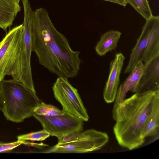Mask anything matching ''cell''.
Masks as SVG:
<instances>
[{
  "label": "cell",
  "mask_w": 159,
  "mask_h": 159,
  "mask_svg": "<svg viewBox=\"0 0 159 159\" xmlns=\"http://www.w3.org/2000/svg\"><path fill=\"white\" fill-rule=\"evenodd\" d=\"M31 37L32 51L40 64L58 77H76L80 70V52L71 48L66 37L56 28L48 11L40 7L34 11Z\"/></svg>",
  "instance_id": "6da1fadb"
},
{
  "label": "cell",
  "mask_w": 159,
  "mask_h": 159,
  "mask_svg": "<svg viewBox=\"0 0 159 159\" xmlns=\"http://www.w3.org/2000/svg\"><path fill=\"white\" fill-rule=\"evenodd\" d=\"M31 29L21 24L14 27L0 42V82L6 75L35 90L31 66Z\"/></svg>",
  "instance_id": "7a4b0ae2"
},
{
  "label": "cell",
  "mask_w": 159,
  "mask_h": 159,
  "mask_svg": "<svg viewBox=\"0 0 159 159\" xmlns=\"http://www.w3.org/2000/svg\"><path fill=\"white\" fill-rule=\"evenodd\" d=\"M159 91L135 93L124 100L112 117L116 121L113 131L119 144L129 150L142 145L143 131Z\"/></svg>",
  "instance_id": "3957f363"
},
{
  "label": "cell",
  "mask_w": 159,
  "mask_h": 159,
  "mask_svg": "<svg viewBox=\"0 0 159 159\" xmlns=\"http://www.w3.org/2000/svg\"><path fill=\"white\" fill-rule=\"evenodd\" d=\"M3 104L2 110L7 120L16 123L33 116L35 107L41 102L36 93L14 79L0 82Z\"/></svg>",
  "instance_id": "277c9868"
},
{
  "label": "cell",
  "mask_w": 159,
  "mask_h": 159,
  "mask_svg": "<svg viewBox=\"0 0 159 159\" xmlns=\"http://www.w3.org/2000/svg\"><path fill=\"white\" fill-rule=\"evenodd\" d=\"M52 89L55 98L61 104L64 112L83 121L89 120L87 111L78 90L70 83L67 78L58 77Z\"/></svg>",
  "instance_id": "5b68a950"
},
{
  "label": "cell",
  "mask_w": 159,
  "mask_h": 159,
  "mask_svg": "<svg viewBox=\"0 0 159 159\" xmlns=\"http://www.w3.org/2000/svg\"><path fill=\"white\" fill-rule=\"evenodd\" d=\"M33 116L50 136L56 137L58 139L72 133L82 131L83 129V121L66 113L50 116L36 114Z\"/></svg>",
  "instance_id": "8992f818"
},
{
  "label": "cell",
  "mask_w": 159,
  "mask_h": 159,
  "mask_svg": "<svg viewBox=\"0 0 159 159\" xmlns=\"http://www.w3.org/2000/svg\"><path fill=\"white\" fill-rule=\"evenodd\" d=\"M108 135L104 132L98 131L94 135L82 140L64 144L55 145L41 152L49 153H86L99 150L108 143Z\"/></svg>",
  "instance_id": "52a82bcc"
},
{
  "label": "cell",
  "mask_w": 159,
  "mask_h": 159,
  "mask_svg": "<svg viewBox=\"0 0 159 159\" xmlns=\"http://www.w3.org/2000/svg\"><path fill=\"white\" fill-rule=\"evenodd\" d=\"M125 59L122 53H117L110 62L109 74L103 92L104 99L107 103L113 102L115 100Z\"/></svg>",
  "instance_id": "ba28073f"
},
{
  "label": "cell",
  "mask_w": 159,
  "mask_h": 159,
  "mask_svg": "<svg viewBox=\"0 0 159 159\" xmlns=\"http://www.w3.org/2000/svg\"><path fill=\"white\" fill-rule=\"evenodd\" d=\"M144 64L135 93L159 91V56Z\"/></svg>",
  "instance_id": "9c48e42d"
},
{
  "label": "cell",
  "mask_w": 159,
  "mask_h": 159,
  "mask_svg": "<svg viewBox=\"0 0 159 159\" xmlns=\"http://www.w3.org/2000/svg\"><path fill=\"white\" fill-rule=\"evenodd\" d=\"M144 68V64L143 62L139 63L132 70L118 87L112 110V117L125 99L127 93L129 91L135 93Z\"/></svg>",
  "instance_id": "30bf717a"
},
{
  "label": "cell",
  "mask_w": 159,
  "mask_h": 159,
  "mask_svg": "<svg viewBox=\"0 0 159 159\" xmlns=\"http://www.w3.org/2000/svg\"><path fill=\"white\" fill-rule=\"evenodd\" d=\"M146 20L141 33L131 50L129 62L124 72L125 74L130 73L136 66L143 61L149 29L148 21Z\"/></svg>",
  "instance_id": "8fae6325"
},
{
  "label": "cell",
  "mask_w": 159,
  "mask_h": 159,
  "mask_svg": "<svg viewBox=\"0 0 159 159\" xmlns=\"http://www.w3.org/2000/svg\"><path fill=\"white\" fill-rule=\"evenodd\" d=\"M148 20L149 29L143 61L144 64L159 56V16H153Z\"/></svg>",
  "instance_id": "7c38bea8"
},
{
  "label": "cell",
  "mask_w": 159,
  "mask_h": 159,
  "mask_svg": "<svg viewBox=\"0 0 159 159\" xmlns=\"http://www.w3.org/2000/svg\"><path fill=\"white\" fill-rule=\"evenodd\" d=\"M19 2L16 0H0V28L6 31L13 24L21 10Z\"/></svg>",
  "instance_id": "4fadbf2b"
},
{
  "label": "cell",
  "mask_w": 159,
  "mask_h": 159,
  "mask_svg": "<svg viewBox=\"0 0 159 159\" xmlns=\"http://www.w3.org/2000/svg\"><path fill=\"white\" fill-rule=\"evenodd\" d=\"M121 34L120 31L113 30L108 31L102 34L95 47L96 53L100 56H103L115 49Z\"/></svg>",
  "instance_id": "5bb4252c"
},
{
  "label": "cell",
  "mask_w": 159,
  "mask_h": 159,
  "mask_svg": "<svg viewBox=\"0 0 159 159\" xmlns=\"http://www.w3.org/2000/svg\"><path fill=\"white\" fill-rule=\"evenodd\" d=\"M159 130V92L154 98L150 113L143 131L142 136L145 139L148 137L154 136L158 134Z\"/></svg>",
  "instance_id": "9a60e30c"
},
{
  "label": "cell",
  "mask_w": 159,
  "mask_h": 159,
  "mask_svg": "<svg viewBox=\"0 0 159 159\" xmlns=\"http://www.w3.org/2000/svg\"><path fill=\"white\" fill-rule=\"evenodd\" d=\"M146 20L153 15L148 0H126Z\"/></svg>",
  "instance_id": "2e32d148"
},
{
  "label": "cell",
  "mask_w": 159,
  "mask_h": 159,
  "mask_svg": "<svg viewBox=\"0 0 159 159\" xmlns=\"http://www.w3.org/2000/svg\"><path fill=\"white\" fill-rule=\"evenodd\" d=\"M34 112V114L46 116L62 115L65 113L62 110L57 107L51 104H46L42 101L35 107Z\"/></svg>",
  "instance_id": "e0dca14e"
},
{
  "label": "cell",
  "mask_w": 159,
  "mask_h": 159,
  "mask_svg": "<svg viewBox=\"0 0 159 159\" xmlns=\"http://www.w3.org/2000/svg\"><path fill=\"white\" fill-rule=\"evenodd\" d=\"M50 136L49 133L43 129L39 131L20 135L17 137L18 140L25 141H42L45 140Z\"/></svg>",
  "instance_id": "ac0fdd59"
},
{
  "label": "cell",
  "mask_w": 159,
  "mask_h": 159,
  "mask_svg": "<svg viewBox=\"0 0 159 159\" xmlns=\"http://www.w3.org/2000/svg\"><path fill=\"white\" fill-rule=\"evenodd\" d=\"M25 141L18 140L9 143L0 141V152L10 151L20 145L23 144Z\"/></svg>",
  "instance_id": "d6986e66"
},
{
  "label": "cell",
  "mask_w": 159,
  "mask_h": 159,
  "mask_svg": "<svg viewBox=\"0 0 159 159\" xmlns=\"http://www.w3.org/2000/svg\"><path fill=\"white\" fill-rule=\"evenodd\" d=\"M115 3L119 5L125 6L127 4L126 0H102Z\"/></svg>",
  "instance_id": "ffe728a7"
},
{
  "label": "cell",
  "mask_w": 159,
  "mask_h": 159,
  "mask_svg": "<svg viewBox=\"0 0 159 159\" xmlns=\"http://www.w3.org/2000/svg\"><path fill=\"white\" fill-rule=\"evenodd\" d=\"M3 107L2 98L0 88V110L2 111Z\"/></svg>",
  "instance_id": "44dd1931"
},
{
  "label": "cell",
  "mask_w": 159,
  "mask_h": 159,
  "mask_svg": "<svg viewBox=\"0 0 159 159\" xmlns=\"http://www.w3.org/2000/svg\"><path fill=\"white\" fill-rule=\"evenodd\" d=\"M17 0V1H19V2H20V0Z\"/></svg>",
  "instance_id": "7402d4cb"
}]
</instances>
